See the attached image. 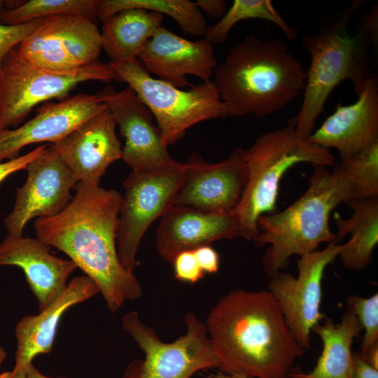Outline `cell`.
Listing matches in <instances>:
<instances>
[{
	"label": "cell",
	"instance_id": "4",
	"mask_svg": "<svg viewBox=\"0 0 378 378\" xmlns=\"http://www.w3.org/2000/svg\"><path fill=\"white\" fill-rule=\"evenodd\" d=\"M213 81L229 116L265 118L300 94L306 70L284 41L248 36L217 64Z\"/></svg>",
	"mask_w": 378,
	"mask_h": 378
},
{
	"label": "cell",
	"instance_id": "35",
	"mask_svg": "<svg viewBox=\"0 0 378 378\" xmlns=\"http://www.w3.org/2000/svg\"><path fill=\"white\" fill-rule=\"evenodd\" d=\"M353 378H378V370L364 361L358 354L352 356Z\"/></svg>",
	"mask_w": 378,
	"mask_h": 378
},
{
	"label": "cell",
	"instance_id": "6",
	"mask_svg": "<svg viewBox=\"0 0 378 378\" xmlns=\"http://www.w3.org/2000/svg\"><path fill=\"white\" fill-rule=\"evenodd\" d=\"M244 155L248 181L234 211L239 237L253 241L258 234V218L277 211L280 183L290 168L304 162L325 167H332L336 162L330 150L299 139L290 124L260 135L244 149Z\"/></svg>",
	"mask_w": 378,
	"mask_h": 378
},
{
	"label": "cell",
	"instance_id": "29",
	"mask_svg": "<svg viewBox=\"0 0 378 378\" xmlns=\"http://www.w3.org/2000/svg\"><path fill=\"white\" fill-rule=\"evenodd\" d=\"M340 163L354 188L356 200L378 197V141Z\"/></svg>",
	"mask_w": 378,
	"mask_h": 378
},
{
	"label": "cell",
	"instance_id": "22",
	"mask_svg": "<svg viewBox=\"0 0 378 378\" xmlns=\"http://www.w3.org/2000/svg\"><path fill=\"white\" fill-rule=\"evenodd\" d=\"M98 293V287L90 278L85 275L76 276L55 301L38 314L21 318L15 327L17 349L14 367L25 368L36 356L50 353L65 312Z\"/></svg>",
	"mask_w": 378,
	"mask_h": 378
},
{
	"label": "cell",
	"instance_id": "23",
	"mask_svg": "<svg viewBox=\"0 0 378 378\" xmlns=\"http://www.w3.org/2000/svg\"><path fill=\"white\" fill-rule=\"evenodd\" d=\"M162 14L126 9L102 22L101 44L111 62L125 64L138 59L147 41L162 26Z\"/></svg>",
	"mask_w": 378,
	"mask_h": 378
},
{
	"label": "cell",
	"instance_id": "31",
	"mask_svg": "<svg viewBox=\"0 0 378 378\" xmlns=\"http://www.w3.org/2000/svg\"><path fill=\"white\" fill-rule=\"evenodd\" d=\"M42 20L16 25L0 24V66L8 52L27 38Z\"/></svg>",
	"mask_w": 378,
	"mask_h": 378
},
{
	"label": "cell",
	"instance_id": "38",
	"mask_svg": "<svg viewBox=\"0 0 378 378\" xmlns=\"http://www.w3.org/2000/svg\"><path fill=\"white\" fill-rule=\"evenodd\" d=\"M0 378H28L25 368L14 367L11 371H6L0 374Z\"/></svg>",
	"mask_w": 378,
	"mask_h": 378
},
{
	"label": "cell",
	"instance_id": "40",
	"mask_svg": "<svg viewBox=\"0 0 378 378\" xmlns=\"http://www.w3.org/2000/svg\"><path fill=\"white\" fill-rule=\"evenodd\" d=\"M211 378H248L247 377H245V376H243V375H241V374H224L220 371H218L216 374H212L211 376Z\"/></svg>",
	"mask_w": 378,
	"mask_h": 378
},
{
	"label": "cell",
	"instance_id": "26",
	"mask_svg": "<svg viewBox=\"0 0 378 378\" xmlns=\"http://www.w3.org/2000/svg\"><path fill=\"white\" fill-rule=\"evenodd\" d=\"M133 8L169 15L187 35L203 36L207 27L201 10L188 0H100L97 19L102 22L121 10Z\"/></svg>",
	"mask_w": 378,
	"mask_h": 378
},
{
	"label": "cell",
	"instance_id": "28",
	"mask_svg": "<svg viewBox=\"0 0 378 378\" xmlns=\"http://www.w3.org/2000/svg\"><path fill=\"white\" fill-rule=\"evenodd\" d=\"M248 19H260L274 23L290 41L295 39L299 34L298 29L286 22L270 0H234L217 23L207 26L205 39L212 45L221 44L237 22Z\"/></svg>",
	"mask_w": 378,
	"mask_h": 378
},
{
	"label": "cell",
	"instance_id": "43",
	"mask_svg": "<svg viewBox=\"0 0 378 378\" xmlns=\"http://www.w3.org/2000/svg\"><path fill=\"white\" fill-rule=\"evenodd\" d=\"M6 5V1L0 0V11L2 10Z\"/></svg>",
	"mask_w": 378,
	"mask_h": 378
},
{
	"label": "cell",
	"instance_id": "24",
	"mask_svg": "<svg viewBox=\"0 0 378 378\" xmlns=\"http://www.w3.org/2000/svg\"><path fill=\"white\" fill-rule=\"evenodd\" d=\"M345 204L353 214L347 219L335 218L336 236L338 241L347 233L351 237L340 245L337 257L345 268L361 271L371 262L378 243V197L351 200Z\"/></svg>",
	"mask_w": 378,
	"mask_h": 378
},
{
	"label": "cell",
	"instance_id": "15",
	"mask_svg": "<svg viewBox=\"0 0 378 378\" xmlns=\"http://www.w3.org/2000/svg\"><path fill=\"white\" fill-rule=\"evenodd\" d=\"M96 95L113 115L125 139L121 160L132 170H151L169 167L174 160L162 141L153 114L129 86L115 91L108 86Z\"/></svg>",
	"mask_w": 378,
	"mask_h": 378
},
{
	"label": "cell",
	"instance_id": "19",
	"mask_svg": "<svg viewBox=\"0 0 378 378\" xmlns=\"http://www.w3.org/2000/svg\"><path fill=\"white\" fill-rule=\"evenodd\" d=\"M138 59L148 73L179 89L190 85L188 75L211 80L218 64L213 45L207 40L190 41L162 26L147 41Z\"/></svg>",
	"mask_w": 378,
	"mask_h": 378
},
{
	"label": "cell",
	"instance_id": "41",
	"mask_svg": "<svg viewBox=\"0 0 378 378\" xmlns=\"http://www.w3.org/2000/svg\"><path fill=\"white\" fill-rule=\"evenodd\" d=\"M286 378H311L308 374L303 372L289 373Z\"/></svg>",
	"mask_w": 378,
	"mask_h": 378
},
{
	"label": "cell",
	"instance_id": "30",
	"mask_svg": "<svg viewBox=\"0 0 378 378\" xmlns=\"http://www.w3.org/2000/svg\"><path fill=\"white\" fill-rule=\"evenodd\" d=\"M348 311L358 318L364 335L360 345V351L378 343V294L363 298L351 295L347 298Z\"/></svg>",
	"mask_w": 378,
	"mask_h": 378
},
{
	"label": "cell",
	"instance_id": "25",
	"mask_svg": "<svg viewBox=\"0 0 378 378\" xmlns=\"http://www.w3.org/2000/svg\"><path fill=\"white\" fill-rule=\"evenodd\" d=\"M363 330L357 317L345 312L337 323L327 318L312 330L321 339L323 349L311 378H353L351 345Z\"/></svg>",
	"mask_w": 378,
	"mask_h": 378
},
{
	"label": "cell",
	"instance_id": "32",
	"mask_svg": "<svg viewBox=\"0 0 378 378\" xmlns=\"http://www.w3.org/2000/svg\"><path fill=\"white\" fill-rule=\"evenodd\" d=\"M172 264L176 279L182 282L194 284L205 275L197 261L193 250L178 253Z\"/></svg>",
	"mask_w": 378,
	"mask_h": 378
},
{
	"label": "cell",
	"instance_id": "1",
	"mask_svg": "<svg viewBox=\"0 0 378 378\" xmlns=\"http://www.w3.org/2000/svg\"><path fill=\"white\" fill-rule=\"evenodd\" d=\"M121 200L114 189L78 182L63 211L34 223L36 238L66 254L95 283L112 312L142 295L138 279L123 268L118 255Z\"/></svg>",
	"mask_w": 378,
	"mask_h": 378
},
{
	"label": "cell",
	"instance_id": "2",
	"mask_svg": "<svg viewBox=\"0 0 378 378\" xmlns=\"http://www.w3.org/2000/svg\"><path fill=\"white\" fill-rule=\"evenodd\" d=\"M206 326L224 374L286 378L305 351L268 290L229 292L211 309Z\"/></svg>",
	"mask_w": 378,
	"mask_h": 378
},
{
	"label": "cell",
	"instance_id": "21",
	"mask_svg": "<svg viewBox=\"0 0 378 378\" xmlns=\"http://www.w3.org/2000/svg\"><path fill=\"white\" fill-rule=\"evenodd\" d=\"M16 266L22 270L37 300L39 312L64 290L71 274L77 268L71 260L55 256L50 246L38 238L7 235L0 244V267Z\"/></svg>",
	"mask_w": 378,
	"mask_h": 378
},
{
	"label": "cell",
	"instance_id": "34",
	"mask_svg": "<svg viewBox=\"0 0 378 378\" xmlns=\"http://www.w3.org/2000/svg\"><path fill=\"white\" fill-rule=\"evenodd\" d=\"M197 261L204 274H214L218 271L220 259L218 252L210 245L193 249Z\"/></svg>",
	"mask_w": 378,
	"mask_h": 378
},
{
	"label": "cell",
	"instance_id": "8",
	"mask_svg": "<svg viewBox=\"0 0 378 378\" xmlns=\"http://www.w3.org/2000/svg\"><path fill=\"white\" fill-rule=\"evenodd\" d=\"M115 78L109 63L97 61L75 70L53 71L24 60L16 47L0 66V130L18 127L36 106L67 98L79 83Z\"/></svg>",
	"mask_w": 378,
	"mask_h": 378
},
{
	"label": "cell",
	"instance_id": "18",
	"mask_svg": "<svg viewBox=\"0 0 378 378\" xmlns=\"http://www.w3.org/2000/svg\"><path fill=\"white\" fill-rule=\"evenodd\" d=\"M357 100L338 103L335 111L305 140L323 148L338 150L340 160L354 156L378 141V78L372 74Z\"/></svg>",
	"mask_w": 378,
	"mask_h": 378
},
{
	"label": "cell",
	"instance_id": "9",
	"mask_svg": "<svg viewBox=\"0 0 378 378\" xmlns=\"http://www.w3.org/2000/svg\"><path fill=\"white\" fill-rule=\"evenodd\" d=\"M185 335L164 343L144 324L138 312L132 311L122 318L124 330L144 351L143 361L136 360L127 368L123 378H190L197 371L218 367L205 323L190 312L184 318Z\"/></svg>",
	"mask_w": 378,
	"mask_h": 378
},
{
	"label": "cell",
	"instance_id": "20",
	"mask_svg": "<svg viewBox=\"0 0 378 378\" xmlns=\"http://www.w3.org/2000/svg\"><path fill=\"white\" fill-rule=\"evenodd\" d=\"M238 237L239 225L234 211L210 213L174 205L161 217L155 246L160 256L172 263L182 251Z\"/></svg>",
	"mask_w": 378,
	"mask_h": 378
},
{
	"label": "cell",
	"instance_id": "13",
	"mask_svg": "<svg viewBox=\"0 0 378 378\" xmlns=\"http://www.w3.org/2000/svg\"><path fill=\"white\" fill-rule=\"evenodd\" d=\"M26 182L16 190L15 204L4 223L7 235L20 237L33 218L54 216L70 202L77 183L50 144L27 167Z\"/></svg>",
	"mask_w": 378,
	"mask_h": 378
},
{
	"label": "cell",
	"instance_id": "27",
	"mask_svg": "<svg viewBox=\"0 0 378 378\" xmlns=\"http://www.w3.org/2000/svg\"><path fill=\"white\" fill-rule=\"evenodd\" d=\"M100 0H29L0 11V24L16 25L56 15L97 19Z\"/></svg>",
	"mask_w": 378,
	"mask_h": 378
},
{
	"label": "cell",
	"instance_id": "37",
	"mask_svg": "<svg viewBox=\"0 0 378 378\" xmlns=\"http://www.w3.org/2000/svg\"><path fill=\"white\" fill-rule=\"evenodd\" d=\"M358 354L364 361L378 370V343L360 351Z\"/></svg>",
	"mask_w": 378,
	"mask_h": 378
},
{
	"label": "cell",
	"instance_id": "16",
	"mask_svg": "<svg viewBox=\"0 0 378 378\" xmlns=\"http://www.w3.org/2000/svg\"><path fill=\"white\" fill-rule=\"evenodd\" d=\"M108 109L96 94L79 93L57 102L44 103L36 115L13 129L0 130V162L19 156L27 145L55 144L90 118Z\"/></svg>",
	"mask_w": 378,
	"mask_h": 378
},
{
	"label": "cell",
	"instance_id": "36",
	"mask_svg": "<svg viewBox=\"0 0 378 378\" xmlns=\"http://www.w3.org/2000/svg\"><path fill=\"white\" fill-rule=\"evenodd\" d=\"M195 3L209 17L222 18L227 11V4L223 0H197Z\"/></svg>",
	"mask_w": 378,
	"mask_h": 378
},
{
	"label": "cell",
	"instance_id": "39",
	"mask_svg": "<svg viewBox=\"0 0 378 378\" xmlns=\"http://www.w3.org/2000/svg\"><path fill=\"white\" fill-rule=\"evenodd\" d=\"M25 372L28 378H55L46 376L41 373L32 363L25 367ZM61 378V377H57Z\"/></svg>",
	"mask_w": 378,
	"mask_h": 378
},
{
	"label": "cell",
	"instance_id": "17",
	"mask_svg": "<svg viewBox=\"0 0 378 378\" xmlns=\"http://www.w3.org/2000/svg\"><path fill=\"white\" fill-rule=\"evenodd\" d=\"M116 123L106 109L51 144L76 183L98 186L108 167L122 158Z\"/></svg>",
	"mask_w": 378,
	"mask_h": 378
},
{
	"label": "cell",
	"instance_id": "14",
	"mask_svg": "<svg viewBox=\"0 0 378 378\" xmlns=\"http://www.w3.org/2000/svg\"><path fill=\"white\" fill-rule=\"evenodd\" d=\"M244 150L237 148L226 160L215 164L204 161L198 153L190 155L186 162V177L174 205L210 213L234 211L248 176Z\"/></svg>",
	"mask_w": 378,
	"mask_h": 378
},
{
	"label": "cell",
	"instance_id": "33",
	"mask_svg": "<svg viewBox=\"0 0 378 378\" xmlns=\"http://www.w3.org/2000/svg\"><path fill=\"white\" fill-rule=\"evenodd\" d=\"M47 148V145H41L23 155L0 162V183L10 174L27 169L29 164L41 155Z\"/></svg>",
	"mask_w": 378,
	"mask_h": 378
},
{
	"label": "cell",
	"instance_id": "3",
	"mask_svg": "<svg viewBox=\"0 0 378 378\" xmlns=\"http://www.w3.org/2000/svg\"><path fill=\"white\" fill-rule=\"evenodd\" d=\"M364 1L351 5L326 20L315 33L304 35L302 46L310 55L306 71L304 98L298 113L288 120L299 139L306 140L314 132L318 115L329 95L341 82H351L359 94L372 75L370 51L378 49V8L374 4L360 17L354 34L351 20Z\"/></svg>",
	"mask_w": 378,
	"mask_h": 378
},
{
	"label": "cell",
	"instance_id": "10",
	"mask_svg": "<svg viewBox=\"0 0 378 378\" xmlns=\"http://www.w3.org/2000/svg\"><path fill=\"white\" fill-rule=\"evenodd\" d=\"M186 162L151 170H132L123 181L120 205L117 251L123 268L133 272L136 255L148 227L174 205L185 179Z\"/></svg>",
	"mask_w": 378,
	"mask_h": 378
},
{
	"label": "cell",
	"instance_id": "5",
	"mask_svg": "<svg viewBox=\"0 0 378 378\" xmlns=\"http://www.w3.org/2000/svg\"><path fill=\"white\" fill-rule=\"evenodd\" d=\"M356 200L354 188L340 162L332 170L315 167L305 192L285 209L258 220V246L268 245L261 261L269 277L287 268L293 255L302 256L322 243H338L330 227L332 211Z\"/></svg>",
	"mask_w": 378,
	"mask_h": 378
},
{
	"label": "cell",
	"instance_id": "42",
	"mask_svg": "<svg viewBox=\"0 0 378 378\" xmlns=\"http://www.w3.org/2000/svg\"><path fill=\"white\" fill-rule=\"evenodd\" d=\"M6 356H7L6 351L3 347L0 346V368L4 361L6 358Z\"/></svg>",
	"mask_w": 378,
	"mask_h": 378
},
{
	"label": "cell",
	"instance_id": "11",
	"mask_svg": "<svg viewBox=\"0 0 378 378\" xmlns=\"http://www.w3.org/2000/svg\"><path fill=\"white\" fill-rule=\"evenodd\" d=\"M101 50V33L95 22L77 15L43 19L17 47L18 55L24 60L59 71L97 62Z\"/></svg>",
	"mask_w": 378,
	"mask_h": 378
},
{
	"label": "cell",
	"instance_id": "12",
	"mask_svg": "<svg viewBox=\"0 0 378 378\" xmlns=\"http://www.w3.org/2000/svg\"><path fill=\"white\" fill-rule=\"evenodd\" d=\"M340 246L338 243H331L322 250L300 256L297 277L283 271L270 277L267 290L304 349L310 346L313 328L324 317L321 311L322 279L327 266L337 257Z\"/></svg>",
	"mask_w": 378,
	"mask_h": 378
},
{
	"label": "cell",
	"instance_id": "7",
	"mask_svg": "<svg viewBox=\"0 0 378 378\" xmlns=\"http://www.w3.org/2000/svg\"><path fill=\"white\" fill-rule=\"evenodd\" d=\"M108 63L115 73V81L127 83L150 111L166 147L180 140L198 122L229 116L213 80L183 90L153 78L139 59L125 64Z\"/></svg>",
	"mask_w": 378,
	"mask_h": 378
}]
</instances>
